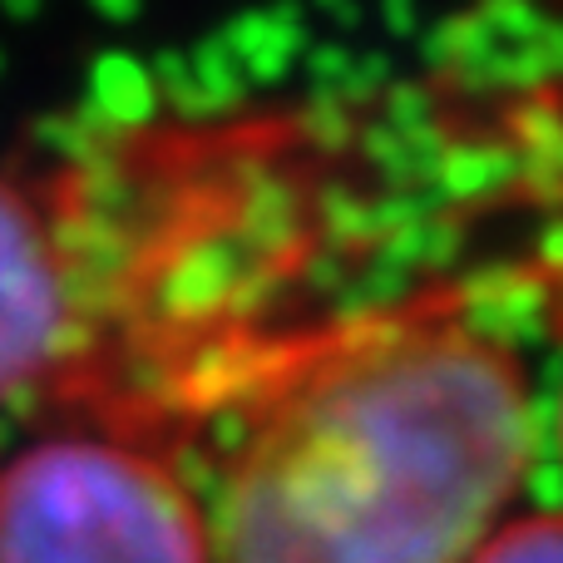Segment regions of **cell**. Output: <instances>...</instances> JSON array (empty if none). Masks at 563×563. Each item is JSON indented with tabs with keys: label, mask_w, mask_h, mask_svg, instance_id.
I'll return each mask as SVG.
<instances>
[{
	"label": "cell",
	"mask_w": 563,
	"mask_h": 563,
	"mask_svg": "<svg viewBox=\"0 0 563 563\" xmlns=\"http://www.w3.org/2000/svg\"><path fill=\"white\" fill-rule=\"evenodd\" d=\"M559 445H563V406H559Z\"/></svg>",
	"instance_id": "5b68a950"
},
{
	"label": "cell",
	"mask_w": 563,
	"mask_h": 563,
	"mask_svg": "<svg viewBox=\"0 0 563 563\" xmlns=\"http://www.w3.org/2000/svg\"><path fill=\"white\" fill-rule=\"evenodd\" d=\"M114 361L99 267L59 154L0 158V410Z\"/></svg>",
	"instance_id": "3957f363"
},
{
	"label": "cell",
	"mask_w": 563,
	"mask_h": 563,
	"mask_svg": "<svg viewBox=\"0 0 563 563\" xmlns=\"http://www.w3.org/2000/svg\"><path fill=\"white\" fill-rule=\"evenodd\" d=\"M0 563H218V549L168 460L69 430L0 465Z\"/></svg>",
	"instance_id": "7a4b0ae2"
},
{
	"label": "cell",
	"mask_w": 563,
	"mask_h": 563,
	"mask_svg": "<svg viewBox=\"0 0 563 563\" xmlns=\"http://www.w3.org/2000/svg\"><path fill=\"white\" fill-rule=\"evenodd\" d=\"M529 450L515 351L440 297L263 346L218 563H470Z\"/></svg>",
	"instance_id": "6da1fadb"
},
{
	"label": "cell",
	"mask_w": 563,
	"mask_h": 563,
	"mask_svg": "<svg viewBox=\"0 0 563 563\" xmlns=\"http://www.w3.org/2000/svg\"><path fill=\"white\" fill-rule=\"evenodd\" d=\"M470 563H563V509L505 519Z\"/></svg>",
	"instance_id": "277c9868"
}]
</instances>
